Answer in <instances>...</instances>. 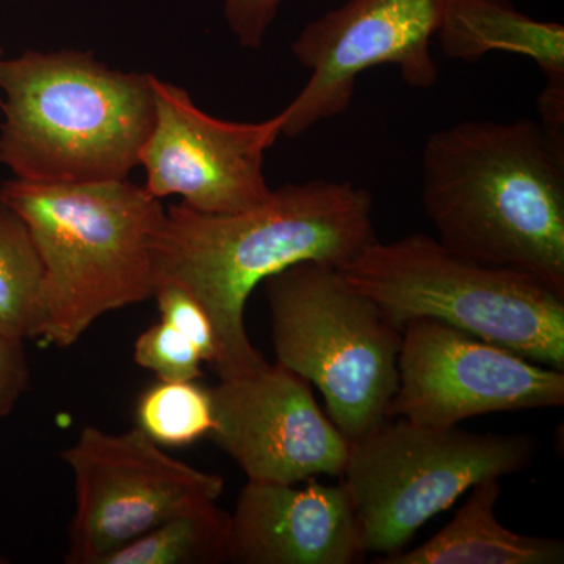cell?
Returning a JSON list of instances; mask_svg holds the SVG:
<instances>
[{"instance_id": "obj_1", "label": "cell", "mask_w": 564, "mask_h": 564, "mask_svg": "<svg viewBox=\"0 0 564 564\" xmlns=\"http://www.w3.org/2000/svg\"><path fill=\"white\" fill-rule=\"evenodd\" d=\"M377 240L372 195L351 182L285 184L237 214L174 204L154 240L155 288L177 285L199 303L217 345L212 367L228 380L267 364L245 326L256 285L300 262L343 269Z\"/></svg>"}, {"instance_id": "obj_2", "label": "cell", "mask_w": 564, "mask_h": 564, "mask_svg": "<svg viewBox=\"0 0 564 564\" xmlns=\"http://www.w3.org/2000/svg\"><path fill=\"white\" fill-rule=\"evenodd\" d=\"M421 198L445 248L564 296V137L529 118L440 129L423 148Z\"/></svg>"}, {"instance_id": "obj_3", "label": "cell", "mask_w": 564, "mask_h": 564, "mask_svg": "<svg viewBox=\"0 0 564 564\" xmlns=\"http://www.w3.org/2000/svg\"><path fill=\"white\" fill-rule=\"evenodd\" d=\"M152 77L88 51L3 58L0 163L14 180L41 184L129 180L154 124Z\"/></svg>"}, {"instance_id": "obj_4", "label": "cell", "mask_w": 564, "mask_h": 564, "mask_svg": "<svg viewBox=\"0 0 564 564\" xmlns=\"http://www.w3.org/2000/svg\"><path fill=\"white\" fill-rule=\"evenodd\" d=\"M0 195L28 223L43 261L47 343L68 348L104 314L154 296L152 251L166 209L143 185L11 180Z\"/></svg>"}, {"instance_id": "obj_5", "label": "cell", "mask_w": 564, "mask_h": 564, "mask_svg": "<svg viewBox=\"0 0 564 564\" xmlns=\"http://www.w3.org/2000/svg\"><path fill=\"white\" fill-rule=\"evenodd\" d=\"M397 328L430 318L564 372V296L413 234L369 245L339 269Z\"/></svg>"}, {"instance_id": "obj_6", "label": "cell", "mask_w": 564, "mask_h": 564, "mask_svg": "<svg viewBox=\"0 0 564 564\" xmlns=\"http://www.w3.org/2000/svg\"><path fill=\"white\" fill-rule=\"evenodd\" d=\"M263 284L276 364L321 389L350 443L383 422L399 386L402 329L328 263H295Z\"/></svg>"}, {"instance_id": "obj_7", "label": "cell", "mask_w": 564, "mask_h": 564, "mask_svg": "<svg viewBox=\"0 0 564 564\" xmlns=\"http://www.w3.org/2000/svg\"><path fill=\"white\" fill-rule=\"evenodd\" d=\"M536 451L530 434L473 433L386 417L350 443L340 484L367 554L386 556L406 549L421 527L475 485L522 473Z\"/></svg>"}, {"instance_id": "obj_8", "label": "cell", "mask_w": 564, "mask_h": 564, "mask_svg": "<svg viewBox=\"0 0 564 564\" xmlns=\"http://www.w3.org/2000/svg\"><path fill=\"white\" fill-rule=\"evenodd\" d=\"M63 459L76 489L68 564H102L172 516L218 500L225 489L220 475L174 459L139 426L121 434L87 426Z\"/></svg>"}, {"instance_id": "obj_9", "label": "cell", "mask_w": 564, "mask_h": 564, "mask_svg": "<svg viewBox=\"0 0 564 564\" xmlns=\"http://www.w3.org/2000/svg\"><path fill=\"white\" fill-rule=\"evenodd\" d=\"M444 10L445 0H347L310 22L291 50L311 79L282 110V135L295 139L339 117L358 77L375 66H397L411 87L432 88L437 80L432 41Z\"/></svg>"}, {"instance_id": "obj_10", "label": "cell", "mask_w": 564, "mask_h": 564, "mask_svg": "<svg viewBox=\"0 0 564 564\" xmlns=\"http://www.w3.org/2000/svg\"><path fill=\"white\" fill-rule=\"evenodd\" d=\"M563 404V370L430 318L403 326L399 386L386 417L448 429L477 415Z\"/></svg>"}, {"instance_id": "obj_11", "label": "cell", "mask_w": 564, "mask_h": 564, "mask_svg": "<svg viewBox=\"0 0 564 564\" xmlns=\"http://www.w3.org/2000/svg\"><path fill=\"white\" fill-rule=\"evenodd\" d=\"M155 118L140 151L147 192L154 198L181 196L203 214H237L269 198L265 152L282 135L284 113L261 122L212 117L187 90L152 77Z\"/></svg>"}, {"instance_id": "obj_12", "label": "cell", "mask_w": 564, "mask_h": 564, "mask_svg": "<svg viewBox=\"0 0 564 564\" xmlns=\"http://www.w3.org/2000/svg\"><path fill=\"white\" fill-rule=\"evenodd\" d=\"M209 437L250 481L299 485L340 477L350 441L318 406L313 388L280 364L220 380L209 389Z\"/></svg>"}, {"instance_id": "obj_13", "label": "cell", "mask_w": 564, "mask_h": 564, "mask_svg": "<svg viewBox=\"0 0 564 564\" xmlns=\"http://www.w3.org/2000/svg\"><path fill=\"white\" fill-rule=\"evenodd\" d=\"M361 525L343 484L250 481L229 522L228 562L237 564L362 563Z\"/></svg>"}, {"instance_id": "obj_14", "label": "cell", "mask_w": 564, "mask_h": 564, "mask_svg": "<svg viewBox=\"0 0 564 564\" xmlns=\"http://www.w3.org/2000/svg\"><path fill=\"white\" fill-rule=\"evenodd\" d=\"M502 486L488 478L470 488L455 518L419 547L375 560L378 564H562L564 543L529 536L500 524L496 507Z\"/></svg>"}, {"instance_id": "obj_15", "label": "cell", "mask_w": 564, "mask_h": 564, "mask_svg": "<svg viewBox=\"0 0 564 564\" xmlns=\"http://www.w3.org/2000/svg\"><path fill=\"white\" fill-rule=\"evenodd\" d=\"M441 51L448 58L477 62L489 51L527 55L538 63L545 87L564 90V29L534 21L510 0H445L440 32Z\"/></svg>"}, {"instance_id": "obj_16", "label": "cell", "mask_w": 564, "mask_h": 564, "mask_svg": "<svg viewBox=\"0 0 564 564\" xmlns=\"http://www.w3.org/2000/svg\"><path fill=\"white\" fill-rule=\"evenodd\" d=\"M43 291L44 265L31 229L0 195V334L41 337Z\"/></svg>"}, {"instance_id": "obj_17", "label": "cell", "mask_w": 564, "mask_h": 564, "mask_svg": "<svg viewBox=\"0 0 564 564\" xmlns=\"http://www.w3.org/2000/svg\"><path fill=\"white\" fill-rule=\"evenodd\" d=\"M229 522L217 500L196 503L107 556L102 564L228 562Z\"/></svg>"}, {"instance_id": "obj_18", "label": "cell", "mask_w": 564, "mask_h": 564, "mask_svg": "<svg viewBox=\"0 0 564 564\" xmlns=\"http://www.w3.org/2000/svg\"><path fill=\"white\" fill-rule=\"evenodd\" d=\"M137 426L161 447H187L214 426L209 389L195 381H162L141 393Z\"/></svg>"}, {"instance_id": "obj_19", "label": "cell", "mask_w": 564, "mask_h": 564, "mask_svg": "<svg viewBox=\"0 0 564 564\" xmlns=\"http://www.w3.org/2000/svg\"><path fill=\"white\" fill-rule=\"evenodd\" d=\"M133 359L162 381H196L203 375V356L195 345L163 321L140 334Z\"/></svg>"}, {"instance_id": "obj_20", "label": "cell", "mask_w": 564, "mask_h": 564, "mask_svg": "<svg viewBox=\"0 0 564 564\" xmlns=\"http://www.w3.org/2000/svg\"><path fill=\"white\" fill-rule=\"evenodd\" d=\"M152 299L158 300L162 321L187 337L203 356V361L212 366L217 355V345L209 317L199 303L174 284L158 285Z\"/></svg>"}, {"instance_id": "obj_21", "label": "cell", "mask_w": 564, "mask_h": 564, "mask_svg": "<svg viewBox=\"0 0 564 564\" xmlns=\"http://www.w3.org/2000/svg\"><path fill=\"white\" fill-rule=\"evenodd\" d=\"M226 22L247 50H259L284 0H223Z\"/></svg>"}, {"instance_id": "obj_22", "label": "cell", "mask_w": 564, "mask_h": 564, "mask_svg": "<svg viewBox=\"0 0 564 564\" xmlns=\"http://www.w3.org/2000/svg\"><path fill=\"white\" fill-rule=\"evenodd\" d=\"M31 386L25 340L0 334V419L14 410Z\"/></svg>"}, {"instance_id": "obj_23", "label": "cell", "mask_w": 564, "mask_h": 564, "mask_svg": "<svg viewBox=\"0 0 564 564\" xmlns=\"http://www.w3.org/2000/svg\"><path fill=\"white\" fill-rule=\"evenodd\" d=\"M3 58H6V57H3V47H2V43H0V63L3 62Z\"/></svg>"}, {"instance_id": "obj_24", "label": "cell", "mask_w": 564, "mask_h": 564, "mask_svg": "<svg viewBox=\"0 0 564 564\" xmlns=\"http://www.w3.org/2000/svg\"><path fill=\"white\" fill-rule=\"evenodd\" d=\"M9 563V560L6 558V556L0 555V564Z\"/></svg>"}]
</instances>
